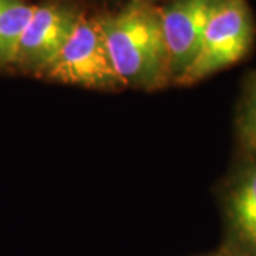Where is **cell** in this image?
<instances>
[{"instance_id": "7a4b0ae2", "label": "cell", "mask_w": 256, "mask_h": 256, "mask_svg": "<svg viewBox=\"0 0 256 256\" xmlns=\"http://www.w3.org/2000/svg\"><path fill=\"white\" fill-rule=\"evenodd\" d=\"M254 37L255 26L246 0H216L201 50L181 84L202 82L240 62L254 44Z\"/></svg>"}, {"instance_id": "30bf717a", "label": "cell", "mask_w": 256, "mask_h": 256, "mask_svg": "<svg viewBox=\"0 0 256 256\" xmlns=\"http://www.w3.org/2000/svg\"><path fill=\"white\" fill-rule=\"evenodd\" d=\"M148 2H150V3H152V2H156V0H148Z\"/></svg>"}, {"instance_id": "8992f818", "label": "cell", "mask_w": 256, "mask_h": 256, "mask_svg": "<svg viewBox=\"0 0 256 256\" xmlns=\"http://www.w3.org/2000/svg\"><path fill=\"white\" fill-rule=\"evenodd\" d=\"M222 208L226 228L222 246L234 256H256V156H248L229 176Z\"/></svg>"}, {"instance_id": "6da1fadb", "label": "cell", "mask_w": 256, "mask_h": 256, "mask_svg": "<svg viewBox=\"0 0 256 256\" xmlns=\"http://www.w3.org/2000/svg\"><path fill=\"white\" fill-rule=\"evenodd\" d=\"M96 18L127 88L154 92L171 82L161 13L152 3L132 0L118 12Z\"/></svg>"}, {"instance_id": "3957f363", "label": "cell", "mask_w": 256, "mask_h": 256, "mask_svg": "<svg viewBox=\"0 0 256 256\" xmlns=\"http://www.w3.org/2000/svg\"><path fill=\"white\" fill-rule=\"evenodd\" d=\"M44 78L101 92L127 88L114 68L97 18L84 14H80L72 36Z\"/></svg>"}, {"instance_id": "52a82bcc", "label": "cell", "mask_w": 256, "mask_h": 256, "mask_svg": "<svg viewBox=\"0 0 256 256\" xmlns=\"http://www.w3.org/2000/svg\"><path fill=\"white\" fill-rule=\"evenodd\" d=\"M34 8L24 0H0V66L14 63L20 37Z\"/></svg>"}, {"instance_id": "5b68a950", "label": "cell", "mask_w": 256, "mask_h": 256, "mask_svg": "<svg viewBox=\"0 0 256 256\" xmlns=\"http://www.w3.org/2000/svg\"><path fill=\"white\" fill-rule=\"evenodd\" d=\"M215 3L216 0H174L160 9L171 82L181 84L195 62Z\"/></svg>"}, {"instance_id": "ba28073f", "label": "cell", "mask_w": 256, "mask_h": 256, "mask_svg": "<svg viewBox=\"0 0 256 256\" xmlns=\"http://www.w3.org/2000/svg\"><path fill=\"white\" fill-rule=\"evenodd\" d=\"M238 138L248 156H256V74L249 80L236 118Z\"/></svg>"}, {"instance_id": "277c9868", "label": "cell", "mask_w": 256, "mask_h": 256, "mask_svg": "<svg viewBox=\"0 0 256 256\" xmlns=\"http://www.w3.org/2000/svg\"><path fill=\"white\" fill-rule=\"evenodd\" d=\"M82 13L58 6H36L18 42L14 63L26 73L44 77L70 38Z\"/></svg>"}, {"instance_id": "9c48e42d", "label": "cell", "mask_w": 256, "mask_h": 256, "mask_svg": "<svg viewBox=\"0 0 256 256\" xmlns=\"http://www.w3.org/2000/svg\"><path fill=\"white\" fill-rule=\"evenodd\" d=\"M202 256H234V255L229 252L226 248L220 246L218 250H215V252H210V254H206V255H202Z\"/></svg>"}]
</instances>
